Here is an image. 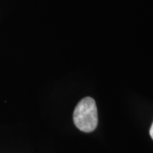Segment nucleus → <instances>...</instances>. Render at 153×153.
I'll use <instances>...</instances> for the list:
<instances>
[{
	"instance_id": "obj_2",
	"label": "nucleus",
	"mask_w": 153,
	"mask_h": 153,
	"mask_svg": "<svg viewBox=\"0 0 153 153\" xmlns=\"http://www.w3.org/2000/svg\"><path fill=\"white\" fill-rule=\"evenodd\" d=\"M150 135H151L152 139L153 140V123L152 125V127H151V129H150Z\"/></svg>"
},
{
	"instance_id": "obj_1",
	"label": "nucleus",
	"mask_w": 153,
	"mask_h": 153,
	"mask_svg": "<svg viewBox=\"0 0 153 153\" xmlns=\"http://www.w3.org/2000/svg\"><path fill=\"white\" fill-rule=\"evenodd\" d=\"M73 122L78 129L85 133H90L96 128L98 111L93 98L86 97L79 101L73 112Z\"/></svg>"
}]
</instances>
